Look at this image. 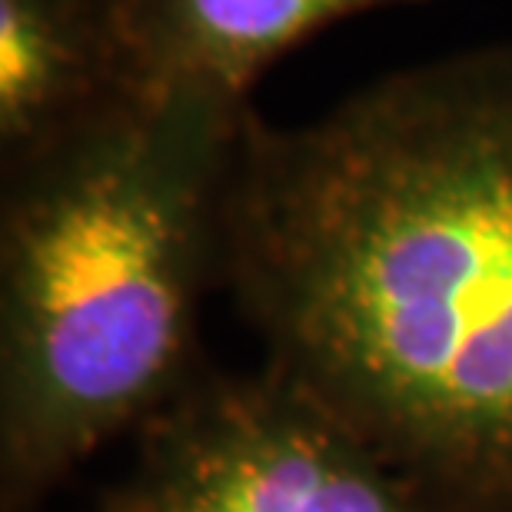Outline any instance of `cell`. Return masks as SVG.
Returning <instances> with one entry per match:
<instances>
[{"label": "cell", "instance_id": "cell-1", "mask_svg": "<svg viewBox=\"0 0 512 512\" xmlns=\"http://www.w3.org/2000/svg\"><path fill=\"white\" fill-rule=\"evenodd\" d=\"M220 280L266 370L439 499L512 512V44L393 70L306 124L250 107Z\"/></svg>", "mask_w": 512, "mask_h": 512}, {"label": "cell", "instance_id": "cell-2", "mask_svg": "<svg viewBox=\"0 0 512 512\" xmlns=\"http://www.w3.org/2000/svg\"><path fill=\"white\" fill-rule=\"evenodd\" d=\"M250 100L124 90L4 163L0 512H37L193 376Z\"/></svg>", "mask_w": 512, "mask_h": 512}, {"label": "cell", "instance_id": "cell-3", "mask_svg": "<svg viewBox=\"0 0 512 512\" xmlns=\"http://www.w3.org/2000/svg\"><path fill=\"white\" fill-rule=\"evenodd\" d=\"M100 512H466L263 366L200 373L140 429Z\"/></svg>", "mask_w": 512, "mask_h": 512}, {"label": "cell", "instance_id": "cell-4", "mask_svg": "<svg viewBox=\"0 0 512 512\" xmlns=\"http://www.w3.org/2000/svg\"><path fill=\"white\" fill-rule=\"evenodd\" d=\"M423 0H110L130 90L203 87L247 100L256 77L346 14Z\"/></svg>", "mask_w": 512, "mask_h": 512}, {"label": "cell", "instance_id": "cell-5", "mask_svg": "<svg viewBox=\"0 0 512 512\" xmlns=\"http://www.w3.org/2000/svg\"><path fill=\"white\" fill-rule=\"evenodd\" d=\"M124 90L110 0H0L4 163L44 147Z\"/></svg>", "mask_w": 512, "mask_h": 512}]
</instances>
